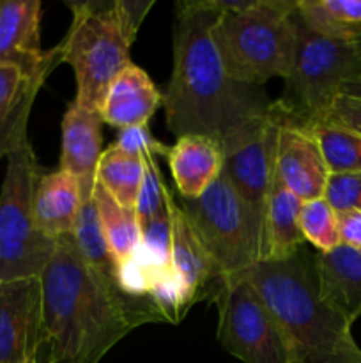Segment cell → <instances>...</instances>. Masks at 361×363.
Returning a JSON list of instances; mask_svg holds the SVG:
<instances>
[{
  "mask_svg": "<svg viewBox=\"0 0 361 363\" xmlns=\"http://www.w3.org/2000/svg\"><path fill=\"white\" fill-rule=\"evenodd\" d=\"M57 60L62 62L60 45L41 48V2L0 0V64L16 66L30 78Z\"/></svg>",
  "mask_w": 361,
  "mask_h": 363,
  "instance_id": "7c38bea8",
  "label": "cell"
},
{
  "mask_svg": "<svg viewBox=\"0 0 361 363\" xmlns=\"http://www.w3.org/2000/svg\"><path fill=\"white\" fill-rule=\"evenodd\" d=\"M152 6L154 0L67 4L73 21L59 45L62 64H69L74 71L78 105L101 113L110 84L131 64V45Z\"/></svg>",
  "mask_w": 361,
  "mask_h": 363,
  "instance_id": "277c9868",
  "label": "cell"
},
{
  "mask_svg": "<svg viewBox=\"0 0 361 363\" xmlns=\"http://www.w3.org/2000/svg\"><path fill=\"white\" fill-rule=\"evenodd\" d=\"M39 286V330L32 363H99L138 326L165 323L151 296H127L115 277L88 266L73 234L57 240Z\"/></svg>",
  "mask_w": 361,
  "mask_h": 363,
  "instance_id": "6da1fadb",
  "label": "cell"
},
{
  "mask_svg": "<svg viewBox=\"0 0 361 363\" xmlns=\"http://www.w3.org/2000/svg\"><path fill=\"white\" fill-rule=\"evenodd\" d=\"M103 117L71 101L62 117V149L60 170L71 174L80 184L81 202L92 199L96 188V170L103 151Z\"/></svg>",
  "mask_w": 361,
  "mask_h": 363,
  "instance_id": "9a60e30c",
  "label": "cell"
},
{
  "mask_svg": "<svg viewBox=\"0 0 361 363\" xmlns=\"http://www.w3.org/2000/svg\"><path fill=\"white\" fill-rule=\"evenodd\" d=\"M165 202L172 220V268L186 291L190 307H193L204 298L211 300L222 282V275L166 184Z\"/></svg>",
  "mask_w": 361,
  "mask_h": 363,
  "instance_id": "5bb4252c",
  "label": "cell"
},
{
  "mask_svg": "<svg viewBox=\"0 0 361 363\" xmlns=\"http://www.w3.org/2000/svg\"><path fill=\"white\" fill-rule=\"evenodd\" d=\"M73 240L88 266L105 273V275L115 277V259L110 254V248L106 245L94 197L87 202H81L76 222H74Z\"/></svg>",
  "mask_w": 361,
  "mask_h": 363,
  "instance_id": "484cf974",
  "label": "cell"
},
{
  "mask_svg": "<svg viewBox=\"0 0 361 363\" xmlns=\"http://www.w3.org/2000/svg\"><path fill=\"white\" fill-rule=\"evenodd\" d=\"M322 199L336 215L361 211V172H329Z\"/></svg>",
  "mask_w": 361,
  "mask_h": 363,
  "instance_id": "4dcf8cb0",
  "label": "cell"
},
{
  "mask_svg": "<svg viewBox=\"0 0 361 363\" xmlns=\"http://www.w3.org/2000/svg\"><path fill=\"white\" fill-rule=\"evenodd\" d=\"M328 177L329 169L308 123L290 116L282 106V126L276 147V179L306 202L324 197Z\"/></svg>",
  "mask_w": 361,
  "mask_h": 363,
  "instance_id": "8fae6325",
  "label": "cell"
},
{
  "mask_svg": "<svg viewBox=\"0 0 361 363\" xmlns=\"http://www.w3.org/2000/svg\"><path fill=\"white\" fill-rule=\"evenodd\" d=\"M299 229L304 241H310L317 252H329L338 247V215L324 199L303 202L299 211Z\"/></svg>",
  "mask_w": 361,
  "mask_h": 363,
  "instance_id": "4316f807",
  "label": "cell"
},
{
  "mask_svg": "<svg viewBox=\"0 0 361 363\" xmlns=\"http://www.w3.org/2000/svg\"><path fill=\"white\" fill-rule=\"evenodd\" d=\"M314 272L322 300L353 326L361 318V250L340 243L314 252Z\"/></svg>",
  "mask_w": 361,
  "mask_h": 363,
  "instance_id": "2e32d148",
  "label": "cell"
},
{
  "mask_svg": "<svg viewBox=\"0 0 361 363\" xmlns=\"http://www.w3.org/2000/svg\"><path fill=\"white\" fill-rule=\"evenodd\" d=\"M28 78L11 64H0V110L7 108L20 96Z\"/></svg>",
  "mask_w": 361,
  "mask_h": 363,
  "instance_id": "836d02e7",
  "label": "cell"
},
{
  "mask_svg": "<svg viewBox=\"0 0 361 363\" xmlns=\"http://www.w3.org/2000/svg\"><path fill=\"white\" fill-rule=\"evenodd\" d=\"M297 13L322 34L361 39V0H297Z\"/></svg>",
  "mask_w": 361,
  "mask_h": 363,
  "instance_id": "7402d4cb",
  "label": "cell"
},
{
  "mask_svg": "<svg viewBox=\"0 0 361 363\" xmlns=\"http://www.w3.org/2000/svg\"><path fill=\"white\" fill-rule=\"evenodd\" d=\"M144 176V160L131 158L110 145L99 158L96 183L105 188L122 208L134 209Z\"/></svg>",
  "mask_w": 361,
  "mask_h": 363,
  "instance_id": "603a6c76",
  "label": "cell"
},
{
  "mask_svg": "<svg viewBox=\"0 0 361 363\" xmlns=\"http://www.w3.org/2000/svg\"><path fill=\"white\" fill-rule=\"evenodd\" d=\"M180 199H197L223 170L222 145L202 135L177 138L166 158Z\"/></svg>",
  "mask_w": 361,
  "mask_h": 363,
  "instance_id": "ac0fdd59",
  "label": "cell"
},
{
  "mask_svg": "<svg viewBox=\"0 0 361 363\" xmlns=\"http://www.w3.org/2000/svg\"><path fill=\"white\" fill-rule=\"evenodd\" d=\"M340 94H349V96H360L361 98V77L356 78V80L349 82L345 87L340 91Z\"/></svg>",
  "mask_w": 361,
  "mask_h": 363,
  "instance_id": "d590c367",
  "label": "cell"
},
{
  "mask_svg": "<svg viewBox=\"0 0 361 363\" xmlns=\"http://www.w3.org/2000/svg\"><path fill=\"white\" fill-rule=\"evenodd\" d=\"M161 273L163 272H159V269L152 264L151 259L147 257L145 250L142 248V245L138 243V247L134 248L124 261H120L119 264H117L115 280L119 289L122 291L124 294H127V296L147 298L151 296V291L152 287H154L156 279H158Z\"/></svg>",
  "mask_w": 361,
  "mask_h": 363,
  "instance_id": "83f0119b",
  "label": "cell"
},
{
  "mask_svg": "<svg viewBox=\"0 0 361 363\" xmlns=\"http://www.w3.org/2000/svg\"><path fill=\"white\" fill-rule=\"evenodd\" d=\"M303 201L275 179L265 211V257L264 261H285L304 247L299 229Z\"/></svg>",
  "mask_w": 361,
  "mask_h": 363,
  "instance_id": "ffe728a7",
  "label": "cell"
},
{
  "mask_svg": "<svg viewBox=\"0 0 361 363\" xmlns=\"http://www.w3.org/2000/svg\"><path fill=\"white\" fill-rule=\"evenodd\" d=\"M113 147H115L117 151L124 152V155L137 160L168 158L170 152L168 145H165L161 140L152 137L147 124L120 130L119 135H117V140L115 144H113Z\"/></svg>",
  "mask_w": 361,
  "mask_h": 363,
  "instance_id": "1f68e13d",
  "label": "cell"
},
{
  "mask_svg": "<svg viewBox=\"0 0 361 363\" xmlns=\"http://www.w3.org/2000/svg\"><path fill=\"white\" fill-rule=\"evenodd\" d=\"M338 229L340 241L343 245L361 250V211L340 213Z\"/></svg>",
  "mask_w": 361,
  "mask_h": 363,
  "instance_id": "e575fe53",
  "label": "cell"
},
{
  "mask_svg": "<svg viewBox=\"0 0 361 363\" xmlns=\"http://www.w3.org/2000/svg\"><path fill=\"white\" fill-rule=\"evenodd\" d=\"M296 53L280 105L297 119H322L349 82L361 77V39L322 34L294 11Z\"/></svg>",
  "mask_w": 361,
  "mask_h": 363,
  "instance_id": "8992f818",
  "label": "cell"
},
{
  "mask_svg": "<svg viewBox=\"0 0 361 363\" xmlns=\"http://www.w3.org/2000/svg\"><path fill=\"white\" fill-rule=\"evenodd\" d=\"M219 0H183L173 18V66L163 98L165 124L177 138L202 135L223 145L269 112L262 87L243 84L225 69L212 27Z\"/></svg>",
  "mask_w": 361,
  "mask_h": 363,
  "instance_id": "7a4b0ae2",
  "label": "cell"
},
{
  "mask_svg": "<svg viewBox=\"0 0 361 363\" xmlns=\"http://www.w3.org/2000/svg\"><path fill=\"white\" fill-rule=\"evenodd\" d=\"M144 162V183H142L137 206H134V213H137L138 223H140L142 229L149 225L156 216H159L166 209L165 183H163L161 174H159L158 163H156L154 158H145Z\"/></svg>",
  "mask_w": 361,
  "mask_h": 363,
  "instance_id": "f1b7e54d",
  "label": "cell"
},
{
  "mask_svg": "<svg viewBox=\"0 0 361 363\" xmlns=\"http://www.w3.org/2000/svg\"><path fill=\"white\" fill-rule=\"evenodd\" d=\"M140 245L159 272L172 268V220L168 208L142 229Z\"/></svg>",
  "mask_w": 361,
  "mask_h": 363,
  "instance_id": "f546056e",
  "label": "cell"
},
{
  "mask_svg": "<svg viewBox=\"0 0 361 363\" xmlns=\"http://www.w3.org/2000/svg\"><path fill=\"white\" fill-rule=\"evenodd\" d=\"M59 64L62 62L57 60V62L48 64L45 69H41L38 74L28 78L27 84L23 85L20 96L14 99L13 105L0 110V160L7 158L21 142L28 138L27 126L28 119H30L32 106H34L35 98H38V92L41 91L46 78L52 74V71Z\"/></svg>",
  "mask_w": 361,
  "mask_h": 363,
  "instance_id": "cb8c5ba5",
  "label": "cell"
},
{
  "mask_svg": "<svg viewBox=\"0 0 361 363\" xmlns=\"http://www.w3.org/2000/svg\"><path fill=\"white\" fill-rule=\"evenodd\" d=\"M282 106L271 108L222 145L223 174L236 190L253 236L258 262L265 257V211L276 179V147Z\"/></svg>",
  "mask_w": 361,
  "mask_h": 363,
  "instance_id": "ba28073f",
  "label": "cell"
},
{
  "mask_svg": "<svg viewBox=\"0 0 361 363\" xmlns=\"http://www.w3.org/2000/svg\"><path fill=\"white\" fill-rule=\"evenodd\" d=\"M38 279L0 282V363H32L39 330Z\"/></svg>",
  "mask_w": 361,
  "mask_h": 363,
  "instance_id": "4fadbf2b",
  "label": "cell"
},
{
  "mask_svg": "<svg viewBox=\"0 0 361 363\" xmlns=\"http://www.w3.org/2000/svg\"><path fill=\"white\" fill-rule=\"evenodd\" d=\"M177 202L218 266L222 282L243 280L258 262L257 250L243 204L223 170L200 197Z\"/></svg>",
  "mask_w": 361,
  "mask_h": 363,
  "instance_id": "9c48e42d",
  "label": "cell"
},
{
  "mask_svg": "<svg viewBox=\"0 0 361 363\" xmlns=\"http://www.w3.org/2000/svg\"><path fill=\"white\" fill-rule=\"evenodd\" d=\"M81 208L80 184L64 170L41 174L35 186L34 215L39 230L57 241L73 234L74 222Z\"/></svg>",
  "mask_w": 361,
  "mask_h": 363,
  "instance_id": "d6986e66",
  "label": "cell"
},
{
  "mask_svg": "<svg viewBox=\"0 0 361 363\" xmlns=\"http://www.w3.org/2000/svg\"><path fill=\"white\" fill-rule=\"evenodd\" d=\"M322 119L340 124L354 133L361 135V98L360 96L338 94Z\"/></svg>",
  "mask_w": 361,
  "mask_h": 363,
  "instance_id": "d6a6232c",
  "label": "cell"
},
{
  "mask_svg": "<svg viewBox=\"0 0 361 363\" xmlns=\"http://www.w3.org/2000/svg\"><path fill=\"white\" fill-rule=\"evenodd\" d=\"M163 98L142 67L131 62L110 84L101 105L103 123L126 130L149 123Z\"/></svg>",
  "mask_w": 361,
  "mask_h": 363,
  "instance_id": "e0dca14e",
  "label": "cell"
},
{
  "mask_svg": "<svg viewBox=\"0 0 361 363\" xmlns=\"http://www.w3.org/2000/svg\"><path fill=\"white\" fill-rule=\"evenodd\" d=\"M296 7L297 0H219L212 38L230 77L255 87L289 77L296 53Z\"/></svg>",
  "mask_w": 361,
  "mask_h": 363,
  "instance_id": "5b68a950",
  "label": "cell"
},
{
  "mask_svg": "<svg viewBox=\"0 0 361 363\" xmlns=\"http://www.w3.org/2000/svg\"><path fill=\"white\" fill-rule=\"evenodd\" d=\"M308 126L329 172H361V135L328 119L310 121Z\"/></svg>",
  "mask_w": 361,
  "mask_h": 363,
  "instance_id": "d4e9b609",
  "label": "cell"
},
{
  "mask_svg": "<svg viewBox=\"0 0 361 363\" xmlns=\"http://www.w3.org/2000/svg\"><path fill=\"white\" fill-rule=\"evenodd\" d=\"M244 279L278 323L292 363H361L353 326L321 298L314 252L260 261Z\"/></svg>",
  "mask_w": 361,
  "mask_h": 363,
  "instance_id": "3957f363",
  "label": "cell"
},
{
  "mask_svg": "<svg viewBox=\"0 0 361 363\" xmlns=\"http://www.w3.org/2000/svg\"><path fill=\"white\" fill-rule=\"evenodd\" d=\"M98 208L99 222L105 233L110 254L115 259V264L127 257L142 241V227L138 223L134 209L122 208L108 191L96 183L92 194Z\"/></svg>",
  "mask_w": 361,
  "mask_h": 363,
  "instance_id": "44dd1931",
  "label": "cell"
},
{
  "mask_svg": "<svg viewBox=\"0 0 361 363\" xmlns=\"http://www.w3.org/2000/svg\"><path fill=\"white\" fill-rule=\"evenodd\" d=\"M211 301L227 353L243 363H292L278 323L246 279L219 282Z\"/></svg>",
  "mask_w": 361,
  "mask_h": 363,
  "instance_id": "30bf717a",
  "label": "cell"
},
{
  "mask_svg": "<svg viewBox=\"0 0 361 363\" xmlns=\"http://www.w3.org/2000/svg\"><path fill=\"white\" fill-rule=\"evenodd\" d=\"M39 177L38 156L27 138L7 156L0 190V282L38 279L55 252L57 241L45 236L35 222Z\"/></svg>",
  "mask_w": 361,
  "mask_h": 363,
  "instance_id": "52a82bcc",
  "label": "cell"
}]
</instances>
